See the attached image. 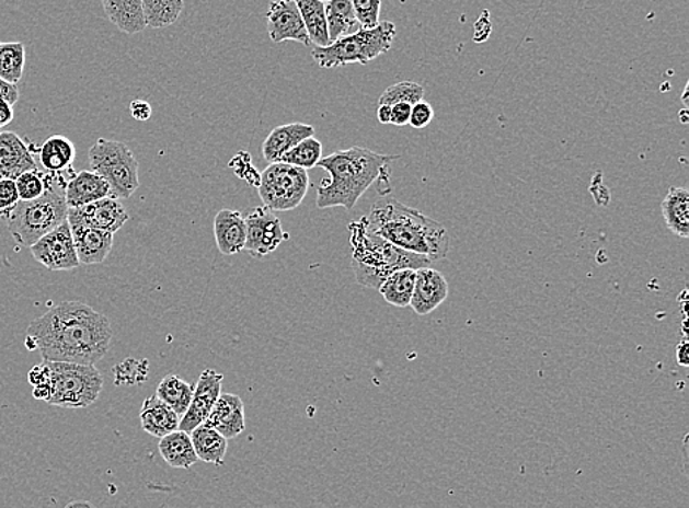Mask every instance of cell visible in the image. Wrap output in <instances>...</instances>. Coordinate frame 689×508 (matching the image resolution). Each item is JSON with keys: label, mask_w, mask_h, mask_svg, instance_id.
<instances>
[{"label": "cell", "mask_w": 689, "mask_h": 508, "mask_svg": "<svg viewBox=\"0 0 689 508\" xmlns=\"http://www.w3.org/2000/svg\"><path fill=\"white\" fill-rule=\"evenodd\" d=\"M112 335L105 314L81 301H64L30 324L25 344L45 361L94 365L110 350Z\"/></svg>", "instance_id": "1"}, {"label": "cell", "mask_w": 689, "mask_h": 508, "mask_svg": "<svg viewBox=\"0 0 689 508\" xmlns=\"http://www.w3.org/2000/svg\"><path fill=\"white\" fill-rule=\"evenodd\" d=\"M365 223L370 232L404 250L424 256L430 262L445 259L450 252V235L446 227L400 204L394 197L384 196L375 201Z\"/></svg>", "instance_id": "2"}, {"label": "cell", "mask_w": 689, "mask_h": 508, "mask_svg": "<svg viewBox=\"0 0 689 508\" xmlns=\"http://www.w3.org/2000/svg\"><path fill=\"white\" fill-rule=\"evenodd\" d=\"M399 158L357 146L322 158L317 166L329 172L330 180L322 181L317 187L318 208L352 210L366 189L382 180L389 172L390 163Z\"/></svg>", "instance_id": "3"}, {"label": "cell", "mask_w": 689, "mask_h": 508, "mask_svg": "<svg viewBox=\"0 0 689 508\" xmlns=\"http://www.w3.org/2000/svg\"><path fill=\"white\" fill-rule=\"evenodd\" d=\"M348 230L353 249V273L360 286L380 290L382 282L395 270H417L429 268L434 264L424 256L404 252L381 236L375 235L366 227L364 217L352 222Z\"/></svg>", "instance_id": "4"}, {"label": "cell", "mask_w": 689, "mask_h": 508, "mask_svg": "<svg viewBox=\"0 0 689 508\" xmlns=\"http://www.w3.org/2000/svg\"><path fill=\"white\" fill-rule=\"evenodd\" d=\"M66 184L62 174H51L49 187L38 199L20 200L5 219L8 230L21 247H32L68 219Z\"/></svg>", "instance_id": "5"}, {"label": "cell", "mask_w": 689, "mask_h": 508, "mask_svg": "<svg viewBox=\"0 0 689 508\" xmlns=\"http://www.w3.org/2000/svg\"><path fill=\"white\" fill-rule=\"evenodd\" d=\"M395 25L391 21H382L374 28H360L351 36L338 38L326 47H313L312 58L321 68H338L360 64L366 66L370 60L387 54L393 46Z\"/></svg>", "instance_id": "6"}, {"label": "cell", "mask_w": 689, "mask_h": 508, "mask_svg": "<svg viewBox=\"0 0 689 508\" xmlns=\"http://www.w3.org/2000/svg\"><path fill=\"white\" fill-rule=\"evenodd\" d=\"M50 370L49 406L85 408L97 402L103 378L94 365L47 361Z\"/></svg>", "instance_id": "7"}, {"label": "cell", "mask_w": 689, "mask_h": 508, "mask_svg": "<svg viewBox=\"0 0 689 508\" xmlns=\"http://www.w3.org/2000/svg\"><path fill=\"white\" fill-rule=\"evenodd\" d=\"M90 168L110 184L111 197L130 199L140 187L139 161L127 145L99 139L89 150Z\"/></svg>", "instance_id": "8"}, {"label": "cell", "mask_w": 689, "mask_h": 508, "mask_svg": "<svg viewBox=\"0 0 689 508\" xmlns=\"http://www.w3.org/2000/svg\"><path fill=\"white\" fill-rule=\"evenodd\" d=\"M309 185L308 171L277 162L269 163L262 172L257 192L266 208L273 212H288L299 208L308 195Z\"/></svg>", "instance_id": "9"}, {"label": "cell", "mask_w": 689, "mask_h": 508, "mask_svg": "<svg viewBox=\"0 0 689 508\" xmlns=\"http://www.w3.org/2000/svg\"><path fill=\"white\" fill-rule=\"evenodd\" d=\"M288 239L290 235L283 230L282 221L266 206L252 210L245 218L244 250L256 259L268 256Z\"/></svg>", "instance_id": "10"}, {"label": "cell", "mask_w": 689, "mask_h": 508, "mask_svg": "<svg viewBox=\"0 0 689 508\" xmlns=\"http://www.w3.org/2000/svg\"><path fill=\"white\" fill-rule=\"evenodd\" d=\"M30 250H32L34 259L50 270H71L80 266L68 221L60 223L49 234L42 236Z\"/></svg>", "instance_id": "11"}, {"label": "cell", "mask_w": 689, "mask_h": 508, "mask_svg": "<svg viewBox=\"0 0 689 508\" xmlns=\"http://www.w3.org/2000/svg\"><path fill=\"white\" fill-rule=\"evenodd\" d=\"M223 374L214 369H205L193 391V399L187 412L180 420V430L191 434L197 426L205 424L210 412L221 395Z\"/></svg>", "instance_id": "12"}, {"label": "cell", "mask_w": 689, "mask_h": 508, "mask_svg": "<svg viewBox=\"0 0 689 508\" xmlns=\"http://www.w3.org/2000/svg\"><path fill=\"white\" fill-rule=\"evenodd\" d=\"M266 20H268L269 38L274 43L291 41L299 42L306 47L312 45L295 0L271 2Z\"/></svg>", "instance_id": "13"}, {"label": "cell", "mask_w": 689, "mask_h": 508, "mask_svg": "<svg viewBox=\"0 0 689 508\" xmlns=\"http://www.w3.org/2000/svg\"><path fill=\"white\" fill-rule=\"evenodd\" d=\"M128 213L120 200L115 197H105L93 201L83 208L68 210V221L84 223V226L97 228V230L115 234L128 221Z\"/></svg>", "instance_id": "14"}, {"label": "cell", "mask_w": 689, "mask_h": 508, "mask_svg": "<svg viewBox=\"0 0 689 508\" xmlns=\"http://www.w3.org/2000/svg\"><path fill=\"white\" fill-rule=\"evenodd\" d=\"M449 297V282L445 275L434 268L416 270L415 290L411 300V308L420 316L433 313L440 308Z\"/></svg>", "instance_id": "15"}, {"label": "cell", "mask_w": 689, "mask_h": 508, "mask_svg": "<svg viewBox=\"0 0 689 508\" xmlns=\"http://www.w3.org/2000/svg\"><path fill=\"white\" fill-rule=\"evenodd\" d=\"M68 223L71 227L80 265L103 264L114 245V234L76 221H68Z\"/></svg>", "instance_id": "16"}, {"label": "cell", "mask_w": 689, "mask_h": 508, "mask_svg": "<svg viewBox=\"0 0 689 508\" xmlns=\"http://www.w3.org/2000/svg\"><path fill=\"white\" fill-rule=\"evenodd\" d=\"M32 149L16 132L0 131V180H16L21 174L36 171Z\"/></svg>", "instance_id": "17"}, {"label": "cell", "mask_w": 689, "mask_h": 508, "mask_svg": "<svg viewBox=\"0 0 689 508\" xmlns=\"http://www.w3.org/2000/svg\"><path fill=\"white\" fill-rule=\"evenodd\" d=\"M205 425L218 430L223 438L239 437L245 429L243 400L236 394L221 393Z\"/></svg>", "instance_id": "18"}, {"label": "cell", "mask_w": 689, "mask_h": 508, "mask_svg": "<svg viewBox=\"0 0 689 508\" xmlns=\"http://www.w3.org/2000/svg\"><path fill=\"white\" fill-rule=\"evenodd\" d=\"M64 193L68 208L77 209L110 197L111 187L96 172L81 171L67 181Z\"/></svg>", "instance_id": "19"}, {"label": "cell", "mask_w": 689, "mask_h": 508, "mask_svg": "<svg viewBox=\"0 0 689 508\" xmlns=\"http://www.w3.org/2000/svg\"><path fill=\"white\" fill-rule=\"evenodd\" d=\"M315 137V128L309 124L292 123L274 128L262 145V154L268 163H277L300 141Z\"/></svg>", "instance_id": "20"}, {"label": "cell", "mask_w": 689, "mask_h": 508, "mask_svg": "<svg viewBox=\"0 0 689 508\" xmlns=\"http://www.w3.org/2000/svg\"><path fill=\"white\" fill-rule=\"evenodd\" d=\"M214 235L219 252L234 256L243 252L245 244V218L239 210H219L214 219Z\"/></svg>", "instance_id": "21"}, {"label": "cell", "mask_w": 689, "mask_h": 508, "mask_svg": "<svg viewBox=\"0 0 689 508\" xmlns=\"http://www.w3.org/2000/svg\"><path fill=\"white\" fill-rule=\"evenodd\" d=\"M181 417L168 404L163 403L157 394L150 395L143 402L140 411L141 429L154 438L166 437L180 428Z\"/></svg>", "instance_id": "22"}, {"label": "cell", "mask_w": 689, "mask_h": 508, "mask_svg": "<svg viewBox=\"0 0 689 508\" xmlns=\"http://www.w3.org/2000/svg\"><path fill=\"white\" fill-rule=\"evenodd\" d=\"M107 20L120 32L139 34L148 28L143 14V0H102Z\"/></svg>", "instance_id": "23"}, {"label": "cell", "mask_w": 689, "mask_h": 508, "mask_svg": "<svg viewBox=\"0 0 689 508\" xmlns=\"http://www.w3.org/2000/svg\"><path fill=\"white\" fill-rule=\"evenodd\" d=\"M159 453H161L168 466L174 469H191L199 462L195 447H193L191 434L180 429L161 438Z\"/></svg>", "instance_id": "24"}, {"label": "cell", "mask_w": 689, "mask_h": 508, "mask_svg": "<svg viewBox=\"0 0 689 508\" xmlns=\"http://www.w3.org/2000/svg\"><path fill=\"white\" fill-rule=\"evenodd\" d=\"M663 219L671 234L689 236V192L684 187H670L662 204Z\"/></svg>", "instance_id": "25"}, {"label": "cell", "mask_w": 689, "mask_h": 508, "mask_svg": "<svg viewBox=\"0 0 689 508\" xmlns=\"http://www.w3.org/2000/svg\"><path fill=\"white\" fill-rule=\"evenodd\" d=\"M41 163L51 174H64L71 171L76 159V146L64 136H51L38 150Z\"/></svg>", "instance_id": "26"}, {"label": "cell", "mask_w": 689, "mask_h": 508, "mask_svg": "<svg viewBox=\"0 0 689 508\" xmlns=\"http://www.w3.org/2000/svg\"><path fill=\"white\" fill-rule=\"evenodd\" d=\"M191 438L197 459L205 463L215 464V466H222L228 450L227 438L205 424L193 429Z\"/></svg>", "instance_id": "27"}, {"label": "cell", "mask_w": 689, "mask_h": 508, "mask_svg": "<svg viewBox=\"0 0 689 508\" xmlns=\"http://www.w3.org/2000/svg\"><path fill=\"white\" fill-rule=\"evenodd\" d=\"M295 2L297 8H299L310 43L315 45V47L330 46L329 25H326L325 19V3L321 2V0H295Z\"/></svg>", "instance_id": "28"}, {"label": "cell", "mask_w": 689, "mask_h": 508, "mask_svg": "<svg viewBox=\"0 0 689 508\" xmlns=\"http://www.w3.org/2000/svg\"><path fill=\"white\" fill-rule=\"evenodd\" d=\"M325 19L331 43L360 30L355 11H353L352 0H329L325 3Z\"/></svg>", "instance_id": "29"}, {"label": "cell", "mask_w": 689, "mask_h": 508, "mask_svg": "<svg viewBox=\"0 0 689 508\" xmlns=\"http://www.w3.org/2000/svg\"><path fill=\"white\" fill-rule=\"evenodd\" d=\"M415 269L395 270L382 282L378 291L384 297L387 303L395 305V308H407L411 304L413 290H415Z\"/></svg>", "instance_id": "30"}, {"label": "cell", "mask_w": 689, "mask_h": 508, "mask_svg": "<svg viewBox=\"0 0 689 508\" xmlns=\"http://www.w3.org/2000/svg\"><path fill=\"white\" fill-rule=\"evenodd\" d=\"M193 391H195V385L188 384L176 374H168L158 386L157 397L168 404L176 415L183 417L191 406Z\"/></svg>", "instance_id": "31"}, {"label": "cell", "mask_w": 689, "mask_h": 508, "mask_svg": "<svg viewBox=\"0 0 689 508\" xmlns=\"http://www.w3.org/2000/svg\"><path fill=\"white\" fill-rule=\"evenodd\" d=\"M184 0H143L146 24L150 28H165L183 14Z\"/></svg>", "instance_id": "32"}, {"label": "cell", "mask_w": 689, "mask_h": 508, "mask_svg": "<svg viewBox=\"0 0 689 508\" xmlns=\"http://www.w3.org/2000/svg\"><path fill=\"white\" fill-rule=\"evenodd\" d=\"M25 46L21 42H0V79L16 84L23 79Z\"/></svg>", "instance_id": "33"}, {"label": "cell", "mask_w": 689, "mask_h": 508, "mask_svg": "<svg viewBox=\"0 0 689 508\" xmlns=\"http://www.w3.org/2000/svg\"><path fill=\"white\" fill-rule=\"evenodd\" d=\"M322 159V143L317 137H309L303 141H300L296 148H292L290 152H287L282 158L284 163L288 165L301 168V170H312L318 165Z\"/></svg>", "instance_id": "34"}, {"label": "cell", "mask_w": 689, "mask_h": 508, "mask_svg": "<svg viewBox=\"0 0 689 508\" xmlns=\"http://www.w3.org/2000/svg\"><path fill=\"white\" fill-rule=\"evenodd\" d=\"M51 172L28 171L15 180L20 200L28 201L38 199L49 187Z\"/></svg>", "instance_id": "35"}, {"label": "cell", "mask_w": 689, "mask_h": 508, "mask_svg": "<svg viewBox=\"0 0 689 508\" xmlns=\"http://www.w3.org/2000/svg\"><path fill=\"white\" fill-rule=\"evenodd\" d=\"M424 88L415 83V81H402L394 85H390L384 93L381 94L380 105L393 106L395 103H415L424 101Z\"/></svg>", "instance_id": "36"}, {"label": "cell", "mask_w": 689, "mask_h": 508, "mask_svg": "<svg viewBox=\"0 0 689 508\" xmlns=\"http://www.w3.org/2000/svg\"><path fill=\"white\" fill-rule=\"evenodd\" d=\"M352 5L360 28H374L381 23V0H352Z\"/></svg>", "instance_id": "37"}, {"label": "cell", "mask_w": 689, "mask_h": 508, "mask_svg": "<svg viewBox=\"0 0 689 508\" xmlns=\"http://www.w3.org/2000/svg\"><path fill=\"white\" fill-rule=\"evenodd\" d=\"M115 382L116 385H136L137 382L143 381L148 378V361L136 360L135 369H128V366L119 363L115 366Z\"/></svg>", "instance_id": "38"}, {"label": "cell", "mask_w": 689, "mask_h": 508, "mask_svg": "<svg viewBox=\"0 0 689 508\" xmlns=\"http://www.w3.org/2000/svg\"><path fill=\"white\" fill-rule=\"evenodd\" d=\"M230 168L234 170L237 176L248 181L250 185L260 187L261 172L252 165V158H250L249 153L240 152L237 157L232 158Z\"/></svg>", "instance_id": "39"}, {"label": "cell", "mask_w": 689, "mask_h": 508, "mask_svg": "<svg viewBox=\"0 0 689 508\" xmlns=\"http://www.w3.org/2000/svg\"><path fill=\"white\" fill-rule=\"evenodd\" d=\"M19 201L20 195L15 180H0V218L3 221L10 217Z\"/></svg>", "instance_id": "40"}, {"label": "cell", "mask_w": 689, "mask_h": 508, "mask_svg": "<svg viewBox=\"0 0 689 508\" xmlns=\"http://www.w3.org/2000/svg\"><path fill=\"white\" fill-rule=\"evenodd\" d=\"M434 119V109L428 102L421 101L412 106L409 125L413 128H425Z\"/></svg>", "instance_id": "41"}, {"label": "cell", "mask_w": 689, "mask_h": 508, "mask_svg": "<svg viewBox=\"0 0 689 508\" xmlns=\"http://www.w3.org/2000/svg\"><path fill=\"white\" fill-rule=\"evenodd\" d=\"M30 384L33 389H43V386H50V370L47 366V361L43 360L42 365L34 366L28 373Z\"/></svg>", "instance_id": "42"}, {"label": "cell", "mask_w": 689, "mask_h": 508, "mask_svg": "<svg viewBox=\"0 0 689 508\" xmlns=\"http://www.w3.org/2000/svg\"><path fill=\"white\" fill-rule=\"evenodd\" d=\"M412 105L409 103H395L391 106V125L395 127H404L411 119Z\"/></svg>", "instance_id": "43"}, {"label": "cell", "mask_w": 689, "mask_h": 508, "mask_svg": "<svg viewBox=\"0 0 689 508\" xmlns=\"http://www.w3.org/2000/svg\"><path fill=\"white\" fill-rule=\"evenodd\" d=\"M130 114L136 120H141V123H145V120L150 119L153 111L149 102L140 101L139 99V101L131 102Z\"/></svg>", "instance_id": "44"}, {"label": "cell", "mask_w": 689, "mask_h": 508, "mask_svg": "<svg viewBox=\"0 0 689 508\" xmlns=\"http://www.w3.org/2000/svg\"><path fill=\"white\" fill-rule=\"evenodd\" d=\"M20 90L16 84L8 83V81L0 79V101L10 102L12 106L19 102Z\"/></svg>", "instance_id": "45"}, {"label": "cell", "mask_w": 689, "mask_h": 508, "mask_svg": "<svg viewBox=\"0 0 689 508\" xmlns=\"http://www.w3.org/2000/svg\"><path fill=\"white\" fill-rule=\"evenodd\" d=\"M14 119V107L10 102L0 101V128L7 127Z\"/></svg>", "instance_id": "46"}, {"label": "cell", "mask_w": 689, "mask_h": 508, "mask_svg": "<svg viewBox=\"0 0 689 508\" xmlns=\"http://www.w3.org/2000/svg\"><path fill=\"white\" fill-rule=\"evenodd\" d=\"M485 16L486 12H484V16H482V19L478 20V23L475 24V36H473V38H475L478 34L482 33L481 42L486 41L491 34V21L485 19Z\"/></svg>", "instance_id": "47"}, {"label": "cell", "mask_w": 689, "mask_h": 508, "mask_svg": "<svg viewBox=\"0 0 689 508\" xmlns=\"http://www.w3.org/2000/svg\"><path fill=\"white\" fill-rule=\"evenodd\" d=\"M688 348L689 346L687 339H684V342L679 344L678 348H676V359H678L679 365H688Z\"/></svg>", "instance_id": "48"}, {"label": "cell", "mask_w": 689, "mask_h": 508, "mask_svg": "<svg viewBox=\"0 0 689 508\" xmlns=\"http://www.w3.org/2000/svg\"><path fill=\"white\" fill-rule=\"evenodd\" d=\"M377 116H378V120H380L381 124H384V125L390 124L391 123V106L389 105L378 106Z\"/></svg>", "instance_id": "49"}, {"label": "cell", "mask_w": 689, "mask_h": 508, "mask_svg": "<svg viewBox=\"0 0 689 508\" xmlns=\"http://www.w3.org/2000/svg\"><path fill=\"white\" fill-rule=\"evenodd\" d=\"M66 508H96L89 501H71Z\"/></svg>", "instance_id": "50"}, {"label": "cell", "mask_w": 689, "mask_h": 508, "mask_svg": "<svg viewBox=\"0 0 689 508\" xmlns=\"http://www.w3.org/2000/svg\"><path fill=\"white\" fill-rule=\"evenodd\" d=\"M321 2H324V3H326V2H329V0H321Z\"/></svg>", "instance_id": "51"}]
</instances>
